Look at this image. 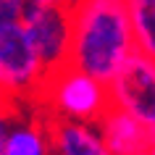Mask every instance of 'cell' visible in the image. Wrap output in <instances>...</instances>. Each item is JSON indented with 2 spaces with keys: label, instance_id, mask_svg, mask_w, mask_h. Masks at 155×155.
<instances>
[{
  "label": "cell",
  "instance_id": "277c9868",
  "mask_svg": "<svg viewBox=\"0 0 155 155\" xmlns=\"http://www.w3.org/2000/svg\"><path fill=\"white\" fill-rule=\"evenodd\" d=\"M21 24L48 71H58L61 66L68 63L74 40V5L26 3Z\"/></svg>",
  "mask_w": 155,
  "mask_h": 155
},
{
  "label": "cell",
  "instance_id": "9c48e42d",
  "mask_svg": "<svg viewBox=\"0 0 155 155\" xmlns=\"http://www.w3.org/2000/svg\"><path fill=\"white\" fill-rule=\"evenodd\" d=\"M134 24L137 50L155 58V0H126Z\"/></svg>",
  "mask_w": 155,
  "mask_h": 155
},
{
  "label": "cell",
  "instance_id": "52a82bcc",
  "mask_svg": "<svg viewBox=\"0 0 155 155\" xmlns=\"http://www.w3.org/2000/svg\"><path fill=\"white\" fill-rule=\"evenodd\" d=\"M8 155H53L50 118L34 103H18L8 129Z\"/></svg>",
  "mask_w": 155,
  "mask_h": 155
},
{
  "label": "cell",
  "instance_id": "ba28073f",
  "mask_svg": "<svg viewBox=\"0 0 155 155\" xmlns=\"http://www.w3.org/2000/svg\"><path fill=\"white\" fill-rule=\"evenodd\" d=\"M50 137H53V155H113L97 124L50 118Z\"/></svg>",
  "mask_w": 155,
  "mask_h": 155
},
{
  "label": "cell",
  "instance_id": "4fadbf2b",
  "mask_svg": "<svg viewBox=\"0 0 155 155\" xmlns=\"http://www.w3.org/2000/svg\"><path fill=\"white\" fill-rule=\"evenodd\" d=\"M5 97V95H3V79H0V100Z\"/></svg>",
  "mask_w": 155,
  "mask_h": 155
},
{
  "label": "cell",
  "instance_id": "5bb4252c",
  "mask_svg": "<svg viewBox=\"0 0 155 155\" xmlns=\"http://www.w3.org/2000/svg\"><path fill=\"white\" fill-rule=\"evenodd\" d=\"M76 3H82V0H76Z\"/></svg>",
  "mask_w": 155,
  "mask_h": 155
},
{
  "label": "cell",
  "instance_id": "8fae6325",
  "mask_svg": "<svg viewBox=\"0 0 155 155\" xmlns=\"http://www.w3.org/2000/svg\"><path fill=\"white\" fill-rule=\"evenodd\" d=\"M26 0H0V21L5 18H21Z\"/></svg>",
  "mask_w": 155,
  "mask_h": 155
},
{
  "label": "cell",
  "instance_id": "3957f363",
  "mask_svg": "<svg viewBox=\"0 0 155 155\" xmlns=\"http://www.w3.org/2000/svg\"><path fill=\"white\" fill-rule=\"evenodd\" d=\"M48 66L34 50L21 18L0 21V79L3 95L13 103H34L48 79Z\"/></svg>",
  "mask_w": 155,
  "mask_h": 155
},
{
  "label": "cell",
  "instance_id": "7c38bea8",
  "mask_svg": "<svg viewBox=\"0 0 155 155\" xmlns=\"http://www.w3.org/2000/svg\"><path fill=\"white\" fill-rule=\"evenodd\" d=\"M26 3H40V5H74L76 0H26Z\"/></svg>",
  "mask_w": 155,
  "mask_h": 155
},
{
  "label": "cell",
  "instance_id": "8992f818",
  "mask_svg": "<svg viewBox=\"0 0 155 155\" xmlns=\"http://www.w3.org/2000/svg\"><path fill=\"white\" fill-rule=\"evenodd\" d=\"M97 129L113 155H155V139L137 116L110 105L97 121Z\"/></svg>",
  "mask_w": 155,
  "mask_h": 155
},
{
  "label": "cell",
  "instance_id": "30bf717a",
  "mask_svg": "<svg viewBox=\"0 0 155 155\" xmlns=\"http://www.w3.org/2000/svg\"><path fill=\"white\" fill-rule=\"evenodd\" d=\"M16 105L18 103L8 97L0 100V155H8V129L13 121V113H16Z\"/></svg>",
  "mask_w": 155,
  "mask_h": 155
},
{
  "label": "cell",
  "instance_id": "5b68a950",
  "mask_svg": "<svg viewBox=\"0 0 155 155\" xmlns=\"http://www.w3.org/2000/svg\"><path fill=\"white\" fill-rule=\"evenodd\" d=\"M110 100L145 124L155 139V58L134 53L110 82Z\"/></svg>",
  "mask_w": 155,
  "mask_h": 155
},
{
  "label": "cell",
  "instance_id": "7a4b0ae2",
  "mask_svg": "<svg viewBox=\"0 0 155 155\" xmlns=\"http://www.w3.org/2000/svg\"><path fill=\"white\" fill-rule=\"evenodd\" d=\"M34 105L55 121L97 124L105 116V110L113 105V100H110L108 82L66 63L58 71L48 74Z\"/></svg>",
  "mask_w": 155,
  "mask_h": 155
},
{
  "label": "cell",
  "instance_id": "6da1fadb",
  "mask_svg": "<svg viewBox=\"0 0 155 155\" xmlns=\"http://www.w3.org/2000/svg\"><path fill=\"white\" fill-rule=\"evenodd\" d=\"M134 53L139 50L126 0L74 3L71 66L110 84Z\"/></svg>",
  "mask_w": 155,
  "mask_h": 155
}]
</instances>
